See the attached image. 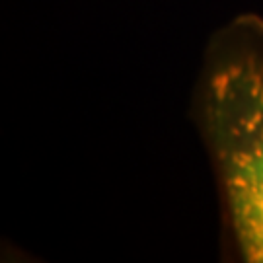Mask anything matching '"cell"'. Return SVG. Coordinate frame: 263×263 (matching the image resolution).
<instances>
[{
	"instance_id": "cell-1",
	"label": "cell",
	"mask_w": 263,
	"mask_h": 263,
	"mask_svg": "<svg viewBox=\"0 0 263 263\" xmlns=\"http://www.w3.org/2000/svg\"><path fill=\"white\" fill-rule=\"evenodd\" d=\"M189 117L215 176L222 257L263 263L261 14H238L209 37Z\"/></svg>"
}]
</instances>
